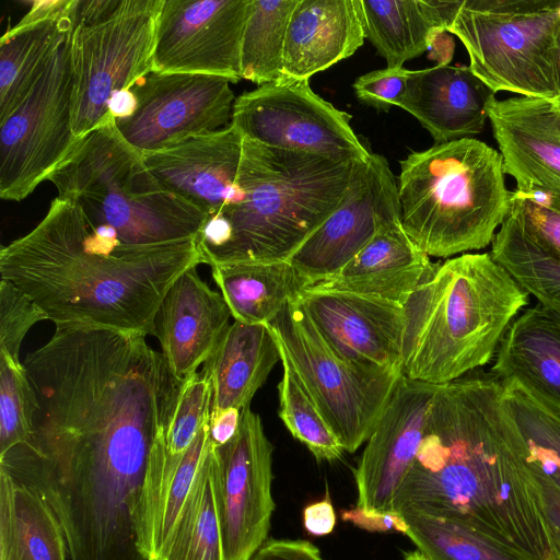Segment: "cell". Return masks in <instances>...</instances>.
<instances>
[{
  "label": "cell",
  "mask_w": 560,
  "mask_h": 560,
  "mask_svg": "<svg viewBox=\"0 0 560 560\" xmlns=\"http://www.w3.org/2000/svg\"><path fill=\"white\" fill-rule=\"evenodd\" d=\"M37 409L24 364L0 355V455L32 440Z\"/></svg>",
  "instance_id": "36"
},
{
  "label": "cell",
  "mask_w": 560,
  "mask_h": 560,
  "mask_svg": "<svg viewBox=\"0 0 560 560\" xmlns=\"http://www.w3.org/2000/svg\"><path fill=\"white\" fill-rule=\"evenodd\" d=\"M501 383V404L530 469L560 490V412L515 382Z\"/></svg>",
  "instance_id": "30"
},
{
  "label": "cell",
  "mask_w": 560,
  "mask_h": 560,
  "mask_svg": "<svg viewBox=\"0 0 560 560\" xmlns=\"http://www.w3.org/2000/svg\"><path fill=\"white\" fill-rule=\"evenodd\" d=\"M230 83L218 75L150 70L129 86L137 109L115 119L116 128L141 153L218 131L232 121L235 97Z\"/></svg>",
  "instance_id": "13"
},
{
  "label": "cell",
  "mask_w": 560,
  "mask_h": 560,
  "mask_svg": "<svg viewBox=\"0 0 560 560\" xmlns=\"http://www.w3.org/2000/svg\"><path fill=\"white\" fill-rule=\"evenodd\" d=\"M558 44H559V52H560V30H559V34H558Z\"/></svg>",
  "instance_id": "47"
},
{
  "label": "cell",
  "mask_w": 560,
  "mask_h": 560,
  "mask_svg": "<svg viewBox=\"0 0 560 560\" xmlns=\"http://www.w3.org/2000/svg\"><path fill=\"white\" fill-rule=\"evenodd\" d=\"M351 116L317 95L310 80L281 78L235 98L232 124L267 147L334 160L371 153L350 126Z\"/></svg>",
  "instance_id": "11"
},
{
  "label": "cell",
  "mask_w": 560,
  "mask_h": 560,
  "mask_svg": "<svg viewBox=\"0 0 560 560\" xmlns=\"http://www.w3.org/2000/svg\"><path fill=\"white\" fill-rule=\"evenodd\" d=\"M267 147L244 138L242 197L221 214L230 238L209 261L288 260L342 203L359 163Z\"/></svg>",
  "instance_id": "4"
},
{
  "label": "cell",
  "mask_w": 560,
  "mask_h": 560,
  "mask_svg": "<svg viewBox=\"0 0 560 560\" xmlns=\"http://www.w3.org/2000/svg\"><path fill=\"white\" fill-rule=\"evenodd\" d=\"M436 264L409 237L399 220L378 231L338 273L307 289L345 291L404 306Z\"/></svg>",
  "instance_id": "23"
},
{
  "label": "cell",
  "mask_w": 560,
  "mask_h": 560,
  "mask_svg": "<svg viewBox=\"0 0 560 560\" xmlns=\"http://www.w3.org/2000/svg\"><path fill=\"white\" fill-rule=\"evenodd\" d=\"M241 413L242 410L237 408L211 412L209 420V441L212 446H221L236 434L241 422Z\"/></svg>",
  "instance_id": "43"
},
{
  "label": "cell",
  "mask_w": 560,
  "mask_h": 560,
  "mask_svg": "<svg viewBox=\"0 0 560 560\" xmlns=\"http://www.w3.org/2000/svg\"><path fill=\"white\" fill-rule=\"evenodd\" d=\"M359 0H298L285 35L282 78L310 80L364 43Z\"/></svg>",
  "instance_id": "22"
},
{
  "label": "cell",
  "mask_w": 560,
  "mask_h": 560,
  "mask_svg": "<svg viewBox=\"0 0 560 560\" xmlns=\"http://www.w3.org/2000/svg\"><path fill=\"white\" fill-rule=\"evenodd\" d=\"M71 4L58 15L24 26L14 25L1 37L0 121L33 90L67 37Z\"/></svg>",
  "instance_id": "29"
},
{
  "label": "cell",
  "mask_w": 560,
  "mask_h": 560,
  "mask_svg": "<svg viewBox=\"0 0 560 560\" xmlns=\"http://www.w3.org/2000/svg\"><path fill=\"white\" fill-rule=\"evenodd\" d=\"M399 163L400 221L429 257L491 245L512 208L499 151L463 138L411 152Z\"/></svg>",
  "instance_id": "5"
},
{
  "label": "cell",
  "mask_w": 560,
  "mask_h": 560,
  "mask_svg": "<svg viewBox=\"0 0 560 560\" xmlns=\"http://www.w3.org/2000/svg\"><path fill=\"white\" fill-rule=\"evenodd\" d=\"M533 475L538 486L545 520L560 560V490L537 472L533 471Z\"/></svg>",
  "instance_id": "41"
},
{
  "label": "cell",
  "mask_w": 560,
  "mask_h": 560,
  "mask_svg": "<svg viewBox=\"0 0 560 560\" xmlns=\"http://www.w3.org/2000/svg\"><path fill=\"white\" fill-rule=\"evenodd\" d=\"M279 361V343L269 325L234 320L203 363L212 385L211 412L249 407Z\"/></svg>",
  "instance_id": "25"
},
{
  "label": "cell",
  "mask_w": 560,
  "mask_h": 560,
  "mask_svg": "<svg viewBox=\"0 0 560 560\" xmlns=\"http://www.w3.org/2000/svg\"><path fill=\"white\" fill-rule=\"evenodd\" d=\"M404 560H429L420 551L404 552Z\"/></svg>",
  "instance_id": "46"
},
{
  "label": "cell",
  "mask_w": 560,
  "mask_h": 560,
  "mask_svg": "<svg viewBox=\"0 0 560 560\" xmlns=\"http://www.w3.org/2000/svg\"><path fill=\"white\" fill-rule=\"evenodd\" d=\"M66 537L49 504L0 468V560H68Z\"/></svg>",
  "instance_id": "26"
},
{
  "label": "cell",
  "mask_w": 560,
  "mask_h": 560,
  "mask_svg": "<svg viewBox=\"0 0 560 560\" xmlns=\"http://www.w3.org/2000/svg\"><path fill=\"white\" fill-rule=\"evenodd\" d=\"M491 374L560 412V316L540 303L524 310L501 340Z\"/></svg>",
  "instance_id": "24"
},
{
  "label": "cell",
  "mask_w": 560,
  "mask_h": 560,
  "mask_svg": "<svg viewBox=\"0 0 560 560\" xmlns=\"http://www.w3.org/2000/svg\"><path fill=\"white\" fill-rule=\"evenodd\" d=\"M269 326L343 450L354 453L377 425L401 374L366 369L337 354L298 300Z\"/></svg>",
  "instance_id": "9"
},
{
  "label": "cell",
  "mask_w": 560,
  "mask_h": 560,
  "mask_svg": "<svg viewBox=\"0 0 560 560\" xmlns=\"http://www.w3.org/2000/svg\"><path fill=\"white\" fill-rule=\"evenodd\" d=\"M48 180L92 226L114 228L126 245L194 238L208 219L155 178L141 152L121 137L115 118L78 139Z\"/></svg>",
  "instance_id": "6"
},
{
  "label": "cell",
  "mask_w": 560,
  "mask_h": 560,
  "mask_svg": "<svg viewBox=\"0 0 560 560\" xmlns=\"http://www.w3.org/2000/svg\"><path fill=\"white\" fill-rule=\"evenodd\" d=\"M107 107L115 119L128 118L137 109V100L129 88L118 90L109 97Z\"/></svg>",
  "instance_id": "45"
},
{
  "label": "cell",
  "mask_w": 560,
  "mask_h": 560,
  "mask_svg": "<svg viewBox=\"0 0 560 560\" xmlns=\"http://www.w3.org/2000/svg\"><path fill=\"white\" fill-rule=\"evenodd\" d=\"M511 212L539 246L560 259V197L514 190Z\"/></svg>",
  "instance_id": "37"
},
{
  "label": "cell",
  "mask_w": 560,
  "mask_h": 560,
  "mask_svg": "<svg viewBox=\"0 0 560 560\" xmlns=\"http://www.w3.org/2000/svg\"><path fill=\"white\" fill-rule=\"evenodd\" d=\"M298 303L337 354L366 369L401 374L404 306L319 289L303 290Z\"/></svg>",
  "instance_id": "16"
},
{
  "label": "cell",
  "mask_w": 560,
  "mask_h": 560,
  "mask_svg": "<svg viewBox=\"0 0 560 560\" xmlns=\"http://www.w3.org/2000/svg\"><path fill=\"white\" fill-rule=\"evenodd\" d=\"M393 511L455 521L532 560H559L537 482L491 373L438 385Z\"/></svg>",
  "instance_id": "1"
},
{
  "label": "cell",
  "mask_w": 560,
  "mask_h": 560,
  "mask_svg": "<svg viewBox=\"0 0 560 560\" xmlns=\"http://www.w3.org/2000/svg\"><path fill=\"white\" fill-rule=\"evenodd\" d=\"M494 97L469 66L438 63L411 71L397 107L411 114L440 144L480 133Z\"/></svg>",
  "instance_id": "21"
},
{
  "label": "cell",
  "mask_w": 560,
  "mask_h": 560,
  "mask_svg": "<svg viewBox=\"0 0 560 560\" xmlns=\"http://www.w3.org/2000/svg\"><path fill=\"white\" fill-rule=\"evenodd\" d=\"M345 521L354 523L357 526L369 530H398L406 533V524L401 515L397 512L385 514H363L355 508L342 514Z\"/></svg>",
  "instance_id": "44"
},
{
  "label": "cell",
  "mask_w": 560,
  "mask_h": 560,
  "mask_svg": "<svg viewBox=\"0 0 560 560\" xmlns=\"http://www.w3.org/2000/svg\"><path fill=\"white\" fill-rule=\"evenodd\" d=\"M436 0H359L365 38L387 67L429 50L434 37L445 33Z\"/></svg>",
  "instance_id": "28"
},
{
  "label": "cell",
  "mask_w": 560,
  "mask_h": 560,
  "mask_svg": "<svg viewBox=\"0 0 560 560\" xmlns=\"http://www.w3.org/2000/svg\"><path fill=\"white\" fill-rule=\"evenodd\" d=\"M163 0H73L69 44L72 132L80 139L114 118L112 94L151 70Z\"/></svg>",
  "instance_id": "8"
},
{
  "label": "cell",
  "mask_w": 560,
  "mask_h": 560,
  "mask_svg": "<svg viewBox=\"0 0 560 560\" xmlns=\"http://www.w3.org/2000/svg\"><path fill=\"white\" fill-rule=\"evenodd\" d=\"M490 254L538 303L560 312V259L539 246L511 211Z\"/></svg>",
  "instance_id": "32"
},
{
  "label": "cell",
  "mask_w": 560,
  "mask_h": 560,
  "mask_svg": "<svg viewBox=\"0 0 560 560\" xmlns=\"http://www.w3.org/2000/svg\"><path fill=\"white\" fill-rule=\"evenodd\" d=\"M156 560H225L213 489L211 445Z\"/></svg>",
  "instance_id": "31"
},
{
  "label": "cell",
  "mask_w": 560,
  "mask_h": 560,
  "mask_svg": "<svg viewBox=\"0 0 560 560\" xmlns=\"http://www.w3.org/2000/svg\"><path fill=\"white\" fill-rule=\"evenodd\" d=\"M560 0H460L447 26L495 94L560 96Z\"/></svg>",
  "instance_id": "7"
},
{
  "label": "cell",
  "mask_w": 560,
  "mask_h": 560,
  "mask_svg": "<svg viewBox=\"0 0 560 560\" xmlns=\"http://www.w3.org/2000/svg\"><path fill=\"white\" fill-rule=\"evenodd\" d=\"M303 525L313 536H326L336 526V513L326 493L325 499L308 504L303 511Z\"/></svg>",
  "instance_id": "42"
},
{
  "label": "cell",
  "mask_w": 560,
  "mask_h": 560,
  "mask_svg": "<svg viewBox=\"0 0 560 560\" xmlns=\"http://www.w3.org/2000/svg\"><path fill=\"white\" fill-rule=\"evenodd\" d=\"M46 314L13 283L0 281V355L20 361V348L27 331Z\"/></svg>",
  "instance_id": "38"
},
{
  "label": "cell",
  "mask_w": 560,
  "mask_h": 560,
  "mask_svg": "<svg viewBox=\"0 0 560 560\" xmlns=\"http://www.w3.org/2000/svg\"><path fill=\"white\" fill-rule=\"evenodd\" d=\"M249 0H163L151 70L241 80Z\"/></svg>",
  "instance_id": "15"
},
{
  "label": "cell",
  "mask_w": 560,
  "mask_h": 560,
  "mask_svg": "<svg viewBox=\"0 0 560 560\" xmlns=\"http://www.w3.org/2000/svg\"><path fill=\"white\" fill-rule=\"evenodd\" d=\"M298 0H249L241 45V79L258 85L282 78L289 20Z\"/></svg>",
  "instance_id": "33"
},
{
  "label": "cell",
  "mask_w": 560,
  "mask_h": 560,
  "mask_svg": "<svg viewBox=\"0 0 560 560\" xmlns=\"http://www.w3.org/2000/svg\"><path fill=\"white\" fill-rule=\"evenodd\" d=\"M202 258L197 237L122 244L109 225L92 226L81 208L57 196L44 219L0 250L1 279L13 283L55 325H89L154 336L172 283Z\"/></svg>",
  "instance_id": "2"
},
{
  "label": "cell",
  "mask_w": 560,
  "mask_h": 560,
  "mask_svg": "<svg viewBox=\"0 0 560 560\" xmlns=\"http://www.w3.org/2000/svg\"><path fill=\"white\" fill-rule=\"evenodd\" d=\"M280 353L283 372L278 384L280 419L293 438L304 444L318 462L339 459L345 452L340 441L287 358Z\"/></svg>",
  "instance_id": "35"
},
{
  "label": "cell",
  "mask_w": 560,
  "mask_h": 560,
  "mask_svg": "<svg viewBox=\"0 0 560 560\" xmlns=\"http://www.w3.org/2000/svg\"><path fill=\"white\" fill-rule=\"evenodd\" d=\"M528 302L490 252L438 262L404 305L401 374L443 385L488 364Z\"/></svg>",
  "instance_id": "3"
},
{
  "label": "cell",
  "mask_w": 560,
  "mask_h": 560,
  "mask_svg": "<svg viewBox=\"0 0 560 560\" xmlns=\"http://www.w3.org/2000/svg\"><path fill=\"white\" fill-rule=\"evenodd\" d=\"M272 452L260 417L249 407L242 409L236 434L221 446L211 445L225 560H250L268 538L276 508Z\"/></svg>",
  "instance_id": "12"
},
{
  "label": "cell",
  "mask_w": 560,
  "mask_h": 560,
  "mask_svg": "<svg viewBox=\"0 0 560 560\" xmlns=\"http://www.w3.org/2000/svg\"><path fill=\"white\" fill-rule=\"evenodd\" d=\"M399 514L405 535L429 560H532L458 522L413 511Z\"/></svg>",
  "instance_id": "34"
},
{
  "label": "cell",
  "mask_w": 560,
  "mask_h": 560,
  "mask_svg": "<svg viewBox=\"0 0 560 560\" xmlns=\"http://www.w3.org/2000/svg\"><path fill=\"white\" fill-rule=\"evenodd\" d=\"M73 75L69 33L20 105L0 121V197L21 201L69 154Z\"/></svg>",
  "instance_id": "10"
},
{
  "label": "cell",
  "mask_w": 560,
  "mask_h": 560,
  "mask_svg": "<svg viewBox=\"0 0 560 560\" xmlns=\"http://www.w3.org/2000/svg\"><path fill=\"white\" fill-rule=\"evenodd\" d=\"M436 387L400 375L354 470L359 512H394L395 494L418 453Z\"/></svg>",
  "instance_id": "17"
},
{
  "label": "cell",
  "mask_w": 560,
  "mask_h": 560,
  "mask_svg": "<svg viewBox=\"0 0 560 560\" xmlns=\"http://www.w3.org/2000/svg\"><path fill=\"white\" fill-rule=\"evenodd\" d=\"M550 310H551V308H550ZM552 311H553V310H552ZM555 312L560 316V312H558V311H555Z\"/></svg>",
  "instance_id": "48"
},
{
  "label": "cell",
  "mask_w": 560,
  "mask_h": 560,
  "mask_svg": "<svg viewBox=\"0 0 560 560\" xmlns=\"http://www.w3.org/2000/svg\"><path fill=\"white\" fill-rule=\"evenodd\" d=\"M400 214L398 185L389 164L371 152L359 163L342 203L288 261L307 289L338 273Z\"/></svg>",
  "instance_id": "14"
},
{
  "label": "cell",
  "mask_w": 560,
  "mask_h": 560,
  "mask_svg": "<svg viewBox=\"0 0 560 560\" xmlns=\"http://www.w3.org/2000/svg\"><path fill=\"white\" fill-rule=\"evenodd\" d=\"M231 316L222 294L200 278L197 266L172 283L155 314L154 337L176 378L185 382L213 354Z\"/></svg>",
  "instance_id": "20"
},
{
  "label": "cell",
  "mask_w": 560,
  "mask_h": 560,
  "mask_svg": "<svg viewBox=\"0 0 560 560\" xmlns=\"http://www.w3.org/2000/svg\"><path fill=\"white\" fill-rule=\"evenodd\" d=\"M210 267L232 317L245 324L269 325L306 289L288 260L215 264Z\"/></svg>",
  "instance_id": "27"
},
{
  "label": "cell",
  "mask_w": 560,
  "mask_h": 560,
  "mask_svg": "<svg viewBox=\"0 0 560 560\" xmlns=\"http://www.w3.org/2000/svg\"><path fill=\"white\" fill-rule=\"evenodd\" d=\"M243 141V135L231 122L218 131L141 154L166 189L198 207L209 218L241 200L237 174Z\"/></svg>",
  "instance_id": "19"
},
{
  "label": "cell",
  "mask_w": 560,
  "mask_h": 560,
  "mask_svg": "<svg viewBox=\"0 0 560 560\" xmlns=\"http://www.w3.org/2000/svg\"><path fill=\"white\" fill-rule=\"evenodd\" d=\"M488 119L515 190L560 197V97H494Z\"/></svg>",
  "instance_id": "18"
},
{
  "label": "cell",
  "mask_w": 560,
  "mask_h": 560,
  "mask_svg": "<svg viewBox=\"0 0 560 560\" xmlns=\"http://www.w3.org/2000/svg\"><path fill=\"white\" fill-rule=\"evenodd\" d=\"M412 70L404 67L374 70L359 77L353 83L357 98L377 110L398 106Z\"/></svg>",
  "instance_id": "39"
},
{
  "label": "cell",
  "mask_w": 560,
  "mask_h": 560,
  "mask_svg": "<svg viewBox=\"0 0 560 560\" xmlns=\"http://www.w3.org/2000/svg\"><path fill=\"white\" fill-rule=\"evenodd\" d=\"M250 560H325L319 549L302 539H267Z\"/></svg>",
  "instance_id": "40"
}]
</instances>
